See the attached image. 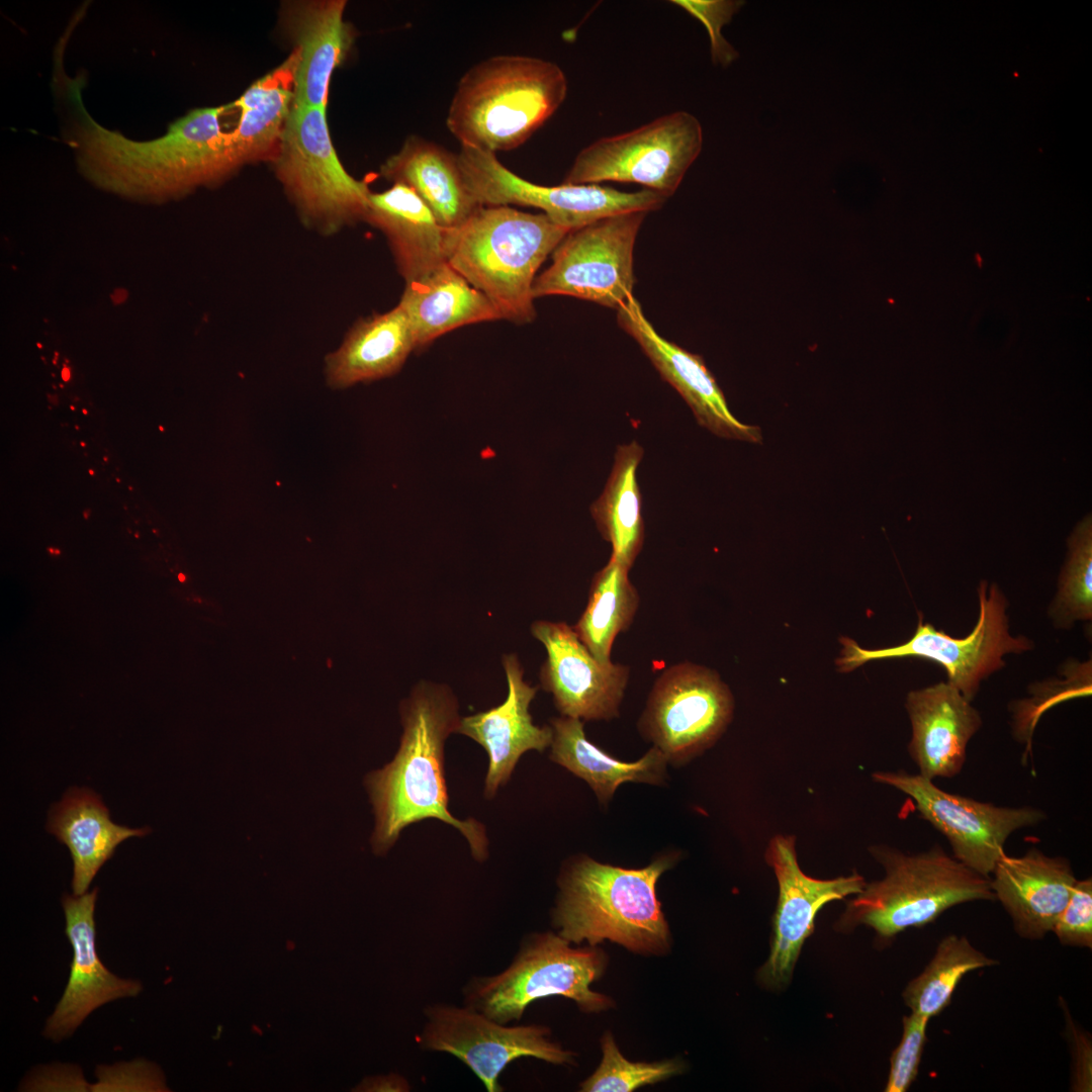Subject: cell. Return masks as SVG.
<instances>
[{"instance_id":"5","label":"cell","mask_w":1092,"mask_h":1092,"mask_svg":"<svg viewBox=\"0 0 1092 1092\" xmlns=\"http://www.w3.org/2000/svg\"><path fill=\"white\" fill-rule=\"evenodd\" d=\"M570 232L544 213L511 206H481L461 225L446 230L447 263L516 324L536 316L537 272Z\"/></svg>"},{"instance_id":"28","label":"cell","mask_w":1092,"mask_h":1092,"mask_svg":"<svg viewBox=\"0 0 1092 1092\" xmlns=\"http://www.w3.org/2000/svg\"><path fill=\"white\" fill-rule=\"evenodd\" d=\"M398 303L408 316L416 349L460 327L503 320L493 303L447 262L405 283Z\"/></svg>"},{"instance_id":"30","label":"cell","mask_w":1092,"mask_h":1092,"mask_svg":"<svg viewBox=\"0 0 1092 1092\" xmlns=\"http://www.w3.org/2000/svg\"><path fill=\"white\" fill-rule=\"evenodd\" d=\"M553 739L550 759L584 780L600 803L607 804L626 782L660 785L666 777V756L655 746L639 760H619L592 743L583 721L561 716L551 720Z\"/></svg>"},{"instance_id":"7","label":"cell","mask_w":1092,"mask_h":1092,"mask_svg":"<svg viewBox=\"0 0 1092 1092\" xmlns=\"http://www.w3.org/2000/svg\"><path fill=\"white\" fill-rule=\"evenodd\" d=\"M570 944L557 932L529 934L505 970L468 980L462 989L464 1005L503 1024L520 1020L533 1001L556 995L574 1001L583 1012L609 1009L611 998L590 989L606 969V953Z\"/></svg>"},{"instance_id":"15","label":"cell","mask_w":1092,"mask_h":1092,"mask_svg":"<svg viewBox=\"0 0 1092 1092\" xmlns=\"http://www.w3.org/2000/svg\"><path fill=\"white\" fill-rule=\"evenodd\" d=\"M873 781L910 797L916 810L947 839L953 857L974 872L991 878L1016 830L1045 820L1043 811L1030 807H1003L947 793L919 774L901 769L879 770Z\"/></svg>"},{"instance_id":"16","label":"cell","mask_w":1092,"mask_h":1092,"mask_svg":"<svg viewBox=\"0 0 1092 1092\" xmlns=\"http://www.w3.org/2000/svg\"><path fill=\"white\" fill-rule=\"evenodd\" d=\"M764 857L778 881L779 896L772 917L769 956L757 977L763 987L780 990L790 983L820 909L829 902L858 894L866 881L855 872L830 880L807 876L798 862L794 835H775Z\"/></svg>"},{"instance_id":"24","label":"cell","mask_w":1092,"mask_h":1092,"mask_svg":"<svg viewBox=\"0 0 1092 1092\" xmlns=\"http://www.w3.org/2000/svg\"><path fill=\"white\" fill-rule=\"evenodd\" d=\"M386 238L405 283L446 263L443 228L427 204L406 185L392 183L371 192L364 218Z\"/></svg>"},{"instance_id":"22","label":"cell","mask_w":1092,"mask_h":1092,"mask_svg":"<svg viewBox=\"0 0 1092 1092\" xmlns=\"http://www.w3.org/2000/svg\"><path fill=\"white\" fill-rule=\"evenodd\" d=\"M905 706L912 726L908 751L919 775L930 781L959 775L982 726L978 710L947 681L910 692Z\"/></svg>"},{"instance_id":"4","label":"cell","mask_w":1092,"mask_h":1092,"mask_svg":"<svg viewBox=\"0 0 1092 1092\" xmlns=\"http://www.w3.org/2000/svg\"><path fill=\"white\" fill-rule=\"evenodd\" d=\"M567 88L564 72L551 61L490 57L459 80L446 124L461 146L492 154L512 151L555 113Z\"/></svg>"},{"instance_id":"13","label":"cell","mask_w":1092,"mask_h":1092,"mask_svg":"<svg viewBox=\"0 0 1092 1092\" xmlns=\"http://www.w3.org/2000/svg\"><path fill=\"white\" fill-rule=\"evenodd\" d=\"M733 709L732 694L715 670L679 662L664 669L654 681L638 729L669 763L679 765L720 738L731 722Z\"/></svg>"},{"instance_id":"35","label":"cell","mask_w":1092,"mask_h":1092,"mask_svg":"<svg viewBox=\"0 0 1092 1092\" xmlns=\"http://www.w3.org/2000/svg\"><path fill=\"white\" fill-rule=\"evenodd\" d=\"M600 1066L580 1084L583 1092H630L675 1076L684 1070L678 1059L654 1063L630 1062L620 1053L611 1032L601 1039Z\"/></svg>"},{"instance_id":"14","label":"cell","mask_w":1092,"mask_h":1092,"mask_svg":"<svg viewBox=\"0 0 1092 1092\" xmlns=\"http://www.w3.org/2000/svg\"><path fill=\"white\" fill-rule=\"evenodd\" d=\"M418 1042L422 1049L452 1055L467 1066L487 1092H502L498 1077L516 1059L535 1058L574 1065L575 1055L550 1038L540 1024L508 1025L467 1007L434 1003L424 1009Z\"/></svg>"},{"instance_id":"3","label":"cell","mask_w":1092,"mask_h":1092,"mask_svg":"<svg viewBox=\"0 0 1092 1092\" xmlns=\"http://www.w3.org/2000/svg\"><path fill=\"white\" fill-rule=\"evenodd\" d=\"M675 860L665 854L642 869L602 863L586 855L567 861L552 911L557 933L570 943L596 946L610 940L637 953L663 954L670 946V932L656 884Z\"/></svg>"},{"instance_id":"20","label":"cell","mask_w":1092,"mask_h":1092,"mask_svg":"<svg viewBox=\"0 0 1092 1092\" xmlns=\"http://www.w3.org/2000/svg\"><path fill=\"white\" fill-rule=\"evenodd\" d=\"M345 0L287 1L280 23L294 46L296 106L327 108L333 72L346 60L355 39L344 18Z\"/></svg>"},{"instance_id":"32","label":"cell","mask_w":1092,"mask_h":1092,"mask_svg":"<svg viewBox=\"0 0 1092 1092\" xmlns=\"http://www.w3.org/2000/svg\"><path fill=\"white\" fill-rule=\"evenodd\" d=\"M628 573L627 567L610 558L593 576L585 609L572 626L602 662L611 661L616 637L630 628L639 608L640 597Z\"/></svg>"},{"instance_id":"19","label":"cell","mask_w":1092,"mask_h":1092,"mask_svg":"<svg viewBox=\"0 0 1092 1092\" xmlns=\"http://www.w3.org/2000/svg\"><path fill=\"white\" fill-rule=\"evenodd\" d=\"M96 898L97 888L80 896L64 895L62 899L73 960L68 984L43 1030V1035L54 1041L69 1037L101 1005L135 997L143 990L141 982L121 979L101 963L95 943Z\"/></svg>"},{"instance_id":"37","label":"cell","mask_w":1092,"mask_h":1092,"mask_svg":"<svg viewBox=\"0 0 1092 1092\" xmlns=\"http://www.w3.org/2000/svg\"><path fill=\"white\" fill-rule=\"evenodd\" d=\"M674 5L685 9L706 27L714 64L729 66L738 58L737 51L723 37L721 30L743 6L737 0H673Z\"/></svg>"},{"instance_id":"12","label":"cell","mask_w":1092,"mask_h":1092,"mask_svg":"<svg viewBox=\"0 0 1092 1092\" xmlns=\"http://www.w3.org/2000/svg\"><path fill=\"white\" fill-rule=\"evenodd\" d=\"M647 213H620L568 232L536 276L533 297L565 295L617 310L633 295L634 245Z\"/></svg>"},{"instance_id":"21","label":"cell","mask_w":1092,"mask_h":1092,"mask_svg":"<svg viewBox=\"0 0 1092 1092\" xmlns=\"http://www.w3.org/2000/svg\"><path fill=\"white\" fill-rule=\"evenodd\" d=\"M508 681L505 702L487 711L460 719L456 732L479 743L487 752L489 763L484 795L491 798L505 785L521 757L528 750L543 751L551 745L552 727L536 726L529 713L538 687L524 680V669L515 654L503 657Z\"/></svg>"},{"instance_id":"38","label":"cell","mask_w":1092,"mask_h":1092,"mask_svg":"<svg viewBox=\"0 0 1092 1092\" xmlns=\"http://www.w3.org/2000/svg\"><path fill=\"white\" fill-rule=\"evenodd\" d=\"M1052 932L1064 945L1092 947V879L1077 880Z\"/></svg>"},{"instance_id":"42","label":"cell","mask_w":1092,"mask_h":1092,"mask_svg":"<svg viewBox=\"0 0 1092 1092\" xmlns=\"http://www.w3.org/2000/svg\"><path fill=\"white\" fill-rule=\"evenodd\" d=\"M63 378H64V380H68L70 378V372H69L68 369H64Z\"/></svg>"},{"instance_id":"39","label":"cell","mask_w":1092,"mask_h":1092,"mask_svg":"<svg viewBox=\"0 0 1092 1092\" xmlns=\"http://www.w3.org/2000/svg\"><path fill=\"white\" fill-rule=\"evenodd\" d=\"M98 1083L94 1091H165L166 1086L159 1068L143 1060L98 1067ZM92 1087V1088H93Z\"/></svg>"},{"instance_id":"6","label":"cell","mask_w":1092,"mask_h":1092,"mask_svg":"<svg viewBox=\"0 0 1092 1092\" xmlns=\"http://www.w3.org/2000/svg\"><path fill=\"white\" fill-rule=\"evenodd\" d=\"M869 852L885 876L866 883L846 904L834 926L838 931L866 925L887 940L907 928L933 922L956 905L996 900L990 878L969 869L938 844L916 854L886 844L871 845Z\"/></svg>"},{"instance_id":"8","label":"cell","mask_w":1092,"mask_h":1092,"mask_svg":"<svg viewBox=\"0 0 1092 1092\" xmlns=\"http://www.w3.org/2000/svg\"><path fill=\"white\" fill-rule=\"evenodd\" d=\"M271 161L305 226L331 236L364 221L372 191L341 163L332 143L326 108L293 104Z\"/></svg>"},{"instance_id":"2","label":"cell","mask_w":1092,"mask_h":1092,"mask_svg":"<svg viewBox=\"0 0 1092 1092\" xmlns=\"http://www.w3.org/2000/svg\"><path fill=\"white\" fill-rule=\"evenodd\" d=\"M403 733L394 758L365 779L375 815L373 851L385 853L410 824L439 819L458 829L473 857L487 856L485 829L449 812L444 747L459 726L458 705L450 689L423 681L401 705Z\"/></svg>"},{"instance_id":"26","label":"cell","mask_w":1092,"mask_h":1092,"mask_svg":"<svg viewBox=\"0 0 1092 1092\" xmlns=\"http://www.w3.org/2000/svg\"><path fill=\"white\" fill-rule=\"evenodd\" d=\"M47 830L71 852L72 889L76 896L87 892L97 872L122 841L151 832L149 827L129 828L113 823L101 798L87 788L69 789L61 802L52 806Z\"/></svg>"},{"instance_id":"25","label":"cell","mask_w":1092,"mask_h":1092,"mask_svg":"<svg viewBox=\"0 0 1092 1092\" xmlns=\"http://www.w3.org/2000/svg\"><path fill=\"white\" fill-rule=\"evenodd\" d=\"M380 174L410 187L447 230L481 207L465 184L458 156L419 135H410L381 165Z\"/></svg>"},{"instance_id":"34","label":"cell","mask_w":1092,"mask_h":1092,"mask_svg":"<svg viewBox=\"0 0 1092 1092\" xmlns=\"http://www.w3.org/2000/svg\"><path fill=\"white\" fill-rule=\"evenodd\" d=\"M1068 558L1050 608L1056 626L1070 628L1092 617V520L1086 516L1068 540Z\"/></svg>"},{"instance_id":"31","label":"cell","mask_w":1092,"mask_h":1092,"mask_svg":"<svg viewBox=\"0 0 1092 1092\" xmlns=\"http://www.w3.org/2000/svg\"><path fill=\"white\" fill-rule=\"evenodd\" d=\"M643 448L636 442L617 447L614 464L590 514L603 539L611 544V558L629 570L644 543L641 493L637 481Z\"/></svg>"},{"instance_id":"29","label":"cell","mask_w":1092,"mask_h":1092,"mask_svg":"<svg viewBox=\"0 0 1092 1092\" xmlns=\"http://www.w3.org/2000/svg\"><path fill=\"white\" fill-rule=\"evenodd\" d=\"M297 56H290L253 83L232 105L240 109L237 126L228 132L232 166L272 160L294 101Z\"/></svg>"},{"instance_id":"1","label":"cell","mask_w":1092,"mask_h":1092,"mask_svg":"<svg viewBox=\"0 0 1092 1092\" xmlns=\"http://www.w3.org/2000/svg\"><path fill=\"white\" fill-rule=\"evenodd\" d=\"M56 86L70 120L65 133L80 168L100 183L126 190L183 194L232 175L228 131L220 119L232 104L195 108L150 141H133L97 123L83 102L85 76L55 66ZM131 191V190H130Z\"/></svg>"},{"instance_id":"41","label":"cell","mask_w":1092,"mask_h":1092,"mask_svg":"<svg viewBox=\"0 0 1092 1092\" xmlns=\"http://www.w3.org/2000/svg\"><path fill=\"white\" fill-rule=\"evenodd\" d=\"M360 1087L363 1091H408L411 1089L407 1081L396 1074L366 1079Z\"/></svg>"},{"instance_id":"23","label":"cell","mask_w":1092,"mask_h":1092,"mask_svg":"<svg viewBox=\"0 0 1092 1092\" xmlns=\"http://www.w3.org/2000/svg\"><path fill=\"white\" fill-rule=\"evenodd\" d=\"M992 890L1023 938L1040 939L1068 903L1077 882L1071 862L1030 848L1022 856L1004 853L992 873Z\"/></svg>"},{"instance_id":"43","label":"cell","mask_w":1092,"mask_h":1092,"mask_svg":"<svg viewBox=\"0 0 1092 1092\" xmlns=\"http://www.w3.org/2000/svg\"><path fill=\"white\" fill-rule=\"evenodd\" d=\"M89 472H90V474H92V475L94 474V471H93V470H90Z\"/></svg>"},{"instance_id":"40","label":"cell","mask_w":1092,"mask_h":1092,"mask_svg":"<svg viewBox=\"0 0 1092 1092\" xmlns=\"http://www.w3.org/2000/svg\"><path fill=\"white\" fill-rule=\"evenodd\" d=\"M1073 1058V1090L1091 1091V1045L1086 1034L1077 1031L1075 1024L1068 1023Z\"/></svg>"},{"instance_id":"27","label":"cell","mask_w":1092,"mask_h":1092,"mask_svg":"<svg viewBox=\"0 0 1092 1092\" xmlns=\"http://www.w3.org/2000/svg\"><path fill=\"white\" fill-rule=\"evenodd\" d=\"M414 350L408 316L397 303L354 324L339 348L326 357L327 382L333 388H346L391 376Z\"/></svg>"},{"instance_id":"11","label":"cell","mask_w":1092,"mask_h":1092,"mask_svg":"<svg viewBox=\"0 0 1092 1092\" xmlns=\"http://www.w3.org/2000/svg\"><path fill=\"white\" fill-rule=\"evenodd\" d=\"M465 184L481 206H529L573 231L612 215L660 208L665 196L644 189L624 192L599 184L543 186L518 176L495 154L461 146L457 154Z\"/></svg>"},{"instance_id":"33","label":"cell","mask_w":1092,"mask_h":1092,"mask_svg":"<svg viewBox=\"0 0 1092 1092\" xmlns=\"http://www.w3.org/2000/svg\"><path fill=\"white\" fill-rule=\"evenodd\" d=\"M998 964L977 949L966 936L948 934L939 941L924 970L907 984L902 993L903 1000L911 1012L930 1019L949 1005L965 975Z\"/></svg>"},{"instance_id":"18","label":"cell","mask_w":1092,"mask_h":1092,"mask_svg":"<svg viewBox=\"0 0 1092 1092\" xmlns=\"http://www.w3.org/2000/svg\"><path fill=\"white\" fill-rule=\"evenodd\" d=\"M617 321L637 342L662 379L685 399L700 426L718 437L761 442L757 426L743 424L732 415L704 359L660 336L633 295L617 309Z\"/></svg>"},{"instance_id":"10","label":"cell","mask_w":1092,"mask_h":1092,"mask_svg":"<svg viewBox=\"0 0 1092 1092\" xmlns=\"http://www.w3.org/2000/svg\"><path fill=\"white\" fill-rule=\"evenodd\" d=\"M702 145L700 121L677 110L583 148L563 183H635L668 198L698 158Z\"/></svg>"},{"instance_id":"9","label":"cell","mask_w":1092,"mask_h":1092,"mask_svg":"<svg viewBox=\"0 0 1092 1092\" xmlns=\"http://www.w3.org/2000/svg\"><path fill=\"white\" fill-rule=\"evenodd\" d=\"M979 619L972 633L953 638L931 624L919 619L914 635L905 643L882 649H864L849 638H841L842 650L836 659L841 672L878 659L922 657L944 667L947 682L957 688L970 702L979 691L981 681L1004 666L1003 656L1030 650L1032 643L1023 636L1009 633L1006 614L1007 600L996 583L988 587L981 581L978 587Z\"/></svg>"},{"instance_id":"17","label":"cell","mask_w":1092,"mask_h":1092,"mask_svg":"<svg viewBox=\"0 0 1092 1092\" xmlns=\"http://www.w3.org/2000/svg\"><path fill=\"white\" fill-rule=\"evenodd\" d=\"M531 633L547 652L541 686L552 694L562 716L582 721L619 716L630 676L628 665L600 661L564 622L536 621Z\"/></svg>"},{"instance_id":"36","label":"cell","mask_w":1092,"mask_h":1092,"mask_svg":"<svg viewBox=\"0 0 1092 1092\" xmlns=\"http://www.w3.org/2000/svg\"><path fill=\"white\" fill-rule=\"evenodd\" d=\"M929 1019L911 1012L903 1017V1032L890 1059L886 1092H905L915 1081L926 1042Z\"/></svg>"}]
</instances>
